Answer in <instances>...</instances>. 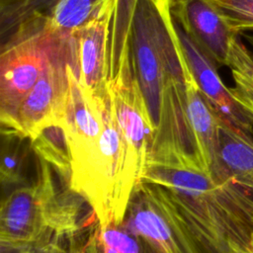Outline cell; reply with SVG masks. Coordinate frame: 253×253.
Wrapping results in <instances>:
<instances>
[{
	"mask_svg": "<svg viewBox=\"0 0 253 253\" xmlns=\"http://www.w3.org/2000/svg\"><path fill=\"white\" fill-rule=\"evenodd\" d=\"M79 207L66 193H58L49 164L41 160L34 185L15 190L1 207V246L21 248L46 243L54 235H70L79 229Z\"/></svg>",
	"mask_w": 253,
	"mask_h": 253,
	"instance_id": "cell-1",
	"label": "cell"
},
{
	"mask_svg": "<svg viewBox=\"0 0 253 253\" xmlns=\"http://www.w3.org/2000/svg\"><path fill=\"white\" fill-rule=\"evenodd\" d=\"M64 39L36 18L2 42L0 54V121L11 135L24 100Z\"/></svg>",
	"mask_w": 253,
	"mask_h": 253,
	"instance_id": "cell-2",
	"label": "cell"
},
{
	"mask_svg": "<svg viewBox=\"0 0 253 253\" xmlns=\"http://www.w3.org/2000/svg\"><path fill=\"white\" fill-rule=\"evenodd\" d=\"M70 58L69 40L64 38L20 107L11 135L33 140L48 126L64 127L70 95Z\"/></svg>",
	"mask_w": 253,
	"mask_h": 253,
	"instance_id": "cell-3",
	"label": "cell"
},
{
	"mask_svg": "<svg viewBox=\"0 0 253 253\" xmlns=\"http://www.w3.org/2000/svg\"><path fill=\"white\" fill-rule=\"evenodd\" d=\"M113 108L126 145L136 166L141 183L155 135V127L134 74L130 50L117 75L108 82Z\"/></svg>",
	"mask_w": 253,
	"mask_h": 253,
	"instance_id": "cell-4",
	"label": "cell"
},
{
	"mask_svg": "<svg viewBox=\"0 0 253 253\" xmlns=\"http://www.w3.org/2000/svg\"><path fill=\"white\" fill-rule=\"evenodd\" d=\"M114 2L68 38L69 64L73 73L84 88L102 100L108 97L109 41Z\"/></svg>",
	"mask_w": 253,
	"mask_h": 253,
	"instance_id": "cell-5",
	"label": "cell"
},
{
	"mask_svg": "<svg viewBox=\"0 0 253 253\" xmlns=\"http://www.w3.org/2000/svg\"><path fill=\"white\" fill-rule=\"evenodd\" d=\"M177 24L201 50L217 65H226L235 35L209 0H170Z\"/></svg>",
	"mask_w": 253,
	"mask_h": 253,
	"instance_id": "cell-6",
	"label": "cell"
},
{
	"mask_svg": "<svg viewBox=\"0 0 253 253\" xmlns=\"http://www.w3.org/2000/svg\"><path fill=\"white\" fill-rule=\"evenodd\" d=\"M175 26L189 68L204 97L222 122L237 131L252 136L253 124L234 100L230 89L222 83L216 72L215 64L201 50L176 21Z\"/></svg>",
	"mask_w": 253,
	"mask_h": 253,
	"instance_id": "cell-7",
	"label": "cell"
},
{
	"mask_svg": "<svg viewBox=\"0 0 253 253\" xmlns=\"http://www.w3.org/2000/svg\"><path fill=\"white\" fill-rule=\"evenodd\" d=\"M185 93L186 114L196 156L203 168L211 174L217 158L219 118L202 94L188 63L185 68Z\"/></svg>",
	"mask_w": 253,
	"mask_h": 253,
	"instance_id": "cell-8",
	"label": "cell"
},
{
	"mask_svg": "<svg viewBox=\"0 0 253 253\" xmlns=\"http://www.w3.org/2000/svg\"><path fill=\"white\" fill-rule=\"evenodd\" d=\"M211 174L223 175L253 191V138L220 119L217 158Z\"/></svg>",
	"mask_w": 253,
	"mask_h": 253,
	"instance_id": "cell-9",
	"label": "cell"
},
{
	"mask_svg": "<svg viewBox=\"0 0 253 253\" xmlns=\"http://www.w3.org/2000/svg\"><path fill=\"white\" fill-rule=\"evenodd\" d=\"M114 1L56 0L47 10L36 18L42 20L44 26L54 35L69 38L77 29L97 17Z\"/></svg>",
	"mask_w": 253,
	"mask_h": 253,
	"instance_id": "cell-10",
	"label": "cell"
},
{
	"mask_svg": "<svg viewBox=\"0 0 253 253\" xmlns=\"http://www.w3.org/2000/svg\"><path fill=\"white\" fill-rule=\"evenodd\" d=\"M139 0H115L110 26L109 80L119 72L130 50V37Z\"/></svg>",
	"mask_w": 253,
	"mask_h": 253,
	"instance_id": "cell-11",
	"label": "cell"
},
{
	"mask_svg": "<svg viewBox=\"0 0 253 253\" xmlns=\"http://www.w3.org/2000/svg\"><path fill=\"white\" fill-rule=\"evenodd\" d=\"M250 42L253 45V38ZM226 66L235 83L229 88L230 92L253 124V50L248 49L237 36L230 43Z\"/></svg>",
	"mask_w": 253,
	"mask_h": 253,
	"instance_id": "cell-12",
	"label": "cell"
},
{
	"mask_svg": "<svg viewBox=\"0 0 253 253\" xmlns=\"http://www.w3.org/2000/svg\"><path fill=\"white\" fill-rule=\"evenodd\" d=\"M121 224L102 225L98 222L88 237L83 253H143L138 236Z\"/></svg>",
	"mask_w": 253,
	"mask_h": 253,
	"instance_id": "cell-13",
	"label": "cell"
},
{
	"mask_svg": "<svg viewBox=\"0 0 253 253\" xmlns=\"http://www.w3.org/2000/svg\"><path fill=\"white\" fill-rule=\"evenodd\" d=\"M32 141V146L41 158L51 164L57 173L70 182L71 161L62 126H52L42 130Z\"/></svg>",
	"mask_w": 253,
	"mask_h": 253,
	"instance_id": "cell-14",
	"label": "cell"
},
{
	"mask_svg": "<svg viewBox=\"0 0 253 253\" xmlns=\"http://www.w3.org/2000/svg\"><path fill=\"white\" fill-rule=\"evenodd\" d=\"M209 1L216 7L235 35L253 29V0Z\"/></svg>",
	"mask_w": 253,
	"mask_h": 253,
	"instance_id": "cell-15",
	"label": "cell"
},
{
	"mask_svg": "<svg viewBox=\"0 0 253 253\" xmlns=\"http://www.w3.org/2000/svg\"><path fill=\"white\" fill-rule=\"evenodd\" d=\"M26 0H0V16H5Z\"/></svg>",
	"mask_w": 253,
	"mask_h": 253,
	"instance_id": "cell-16",
	"label": "cell"
},
{
	"mask_svg": "<svg viewBox=\"0 0 253 253\" xmlns=\"http://www.w3.org/2000/svg\"><path fill=\"white\" fill-rule=\"evenodd\" d=\"M228 248H229L228 253H247V252L243 251L240 247H238V246L235 245V244H230V245L228 246Z\"/></svg>",
	"mask_w": 253,
	"mask_h": 253,
	"instance_id": "cell-17",
	"label": "cell"
},
{
	"mask_svg": "<svg viewBox=\"0 0 253 253\" xmlns=\"http://www.w3.org/2000/svg\"><path fill=\"white\" fill-rule=\"evenodd\" d=\"M150 253H156V252H155V250L153 249V250H151V251H150Z\"/></svg>",
	"mask_w": 253,
	"mask_h": 253,
	"instance_id": "cell-18",
	"label": "cell"
}]
</instances>
